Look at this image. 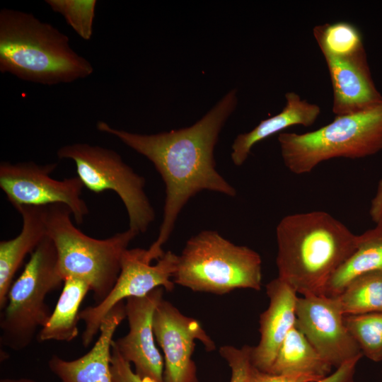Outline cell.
Masks as SVG:
<instances>
[{
	"mask_svg": "<svg viewBox=\"0 0 382 382\" xmlns=\"http://www.w3.org/2000/svg\"><path fill=\"white\" fill-rule=\"evenodd\" d=\"M90 287L84 281L66 277L54 311L37 335L40 342H71L79 335V308Z\"/></svg>",
	"mask_w": 382,
	"mask_h": 382,
	"instance_id": "cell-19",
	"label": "cell"
},
{
	"mask_svg": "<svg viewBox=\"0 0 382 382\" xmlns=\"http://www.w3.org/2000/svg\"><path fill=\"white\" fill-rule=\"evenodd\" d=\"M110 368L113 382H156L149 378L142 377L134 371L131 364L122 357L113 342Z\"/></svg>",
	"mask_w": 382,
	"mask_h": 382,
	"instance_id": "cell-27",
	"label": "cell"
},
{
	"mask_svg": "<svg viewBox=\"0 0 382 382\" xmlns=\"http://www.w3.org/2000/svg\"><path fill=\"white\" fill-rule=\"evenodd\" d=\"M296 328L332 366L338 368L363 354L345 325L337 297L308 294L298 297Z\"/></svg>",
	"mask_w": 382,
	"mask_h": 382,
	"instance_id": "cell-11",
	"label": "cell"
},
{
	"mask_svg": "<svg viewBox=\"0 0 382 382\" xmlns=\"http://www.w3.org/2000/svg\"><path fill=\"white\" fill-rule=\"evenodd\" d=\"M0 71L42 85L72 83L93 72L69 45L67 35L33 14L0 11Z\"/></svg>",
	"mask_w": 382,
	"mask_h": 382,
	"instance_id": "cell-3",
	"label": "cell"
},
{
	"mask_svg": "<svg viewBox=\"0 0 382 382\" xmlns=\"http://www.w3.org/2000/svg\"><path fill=\"white\" fill-rule=\"evenodd\" d=\"M374 271L382 272V222L358 235L356 250L330 277L324 295L336 297L354 279Z\"/></svg>",
	"mask_w": 382,
	"mask_h": 382,
	"instance_id": "cell-20",
	"label": "cell"
},
{
	"mask_svg": "<svg viewBox=\"0 0 382 382\" xmlns=\"http://www.w3.org/2000/svg\"><path fill=\"white\" fill-rule=\"evenodd\" d=\"M71 215V211L64 204L47 206V234L55 245L64 280L71 277L84 281L98 303L114 286L122 255L139 233L128 228L108 238L96 239L78 229Z\"/></svg>",
	"mask_w": 382,
	"mask_h": 382,
	"instance_id": "cell-4",
	"label": "cell"
},
{
	"mask_svg": "<svg viewBox=\"0 0 382 382\" xmlns=\"http://www.w3.org/2000/svg\"><path fill=\"white\" fill-rule=\"evenodd\" d=\"M369 215L375 224L382 222V178L378 181L376 193L371 201Z\"/></svg>",
	"mask_w": 382,
	"mask_h": 382,
	"instance_id": "cell-30",
	"label": "cell"
},
{
	"mask_svg": "<svg viewBox=\"0 0 382 382\" xmlns=\"http://www.w3.org/2000/svg\"><path fill=\"white\" fill-rule=\"evenodd\" d=\"M173 280L193 291L226 294L237 289L260 291L262 259L249 247L238 245L217 231L192 236L180 255Z\"/></svg>",
	"mask_w": 382,
	"mask_h": 382,
	"instance_id": "cell-5",
	"label": "cell"
},
{
	"mask_svg": "<svg viewBox=\"0 0 382 382\" xmlns=\"http://www.w3.org/2000/svg\"><path fill=\"white\" fill-rule=\"evenodd\" d=\"M125 318V303L122 301L103 320L99 336L86 354L74 360L53 354L48 361L50 371L62 382H113L110 368L113 336Z\"/></svg>",
	"mask_w": 382,
	"mask_h": 382,
	"instance_id": "cell-16",
	"label": "cell"
},
{
	"mask_svg": "<svg viewBox=\"0 0 382 382\" xmlns=\"http://www.w3.org/2000/svg\"><path fill=\"white\" fill-rule=\"evenodd\" d=\"M22 216L20 233L13 239L0 242V309L6 303L13 277L26 255L31 254L47 236V206H19L15 208Z\"/></svg>",
	"mask_w": 382,
	"mask_h": 382,
	"instance_id": "cell-17",
	"label": "cell"
},
{
	"mask_svg": "<svg viewBox=\"0 0 382 382\" xmlns=\"http://www.w3.org/2000/svg\"><path fill=\"white\" fill-rule=\"evenodd\" d=\"M286 104L282 111L262 120L252 130L239 134L231 146V158L238 166L248 158L252 148L257 142L294 125L310 127L320 114L318 105L309 103L294 91L285 93Z\"/></svg>",
	"mask_w": 382,
	"mask_h": 382,
	"instance_id": "cell-18",
	"label": "cell"
},
{
	"mask_svg": "<svg viewBox=\"0 0 382 382\" xmlns=\"http://www.w3.org/2000/svg\"><path fill=\"white\" fill-rule=\"evenodd\" d=\"M323 378L309 374H274L251 364L246 382H314Z\"/></svg>",
	"mask_w": 382,
	"mask_h": 382,
	"instance_id": "cell-28",
	"label": "cell"
},
{
	"mask_svg": "<svg viewBox=\"0 0 382 382\" xmlns=\"http://www.w3.org/2000/svg\"><path fill=\"white\" fill-rule=\"evenodd\" d=\"M45 2L53 11L61 14L82 39L91 38L96 0H46Z\"/></svg>",
	"mask_w": 382,
	"mask_h": 382,
	"instance_id": "cell-25",
	"label": "cell"
},
{
	"mask_svg": "<svg viewBox=\"0 0 382 382\" xmlns=\"http://www.w3.org/2000/svg\"><path fill=\"white\" fill-rule=\"evenodd\" d=\"M60 159H71L78 177L90 191L115 192L127 212L129 228L137 233L146 231L155 219V212L145 192L146 180L124 162L116 151L100 146L75 143L61 147Z\"/></svg>",
	"mask_w": 382,
	"mask_h": 382,
	"instance_id": "cell-8",
	"label": "cell"
},
{
	"mask_svg": "<svg viewBox=\"0 0 382 382\" xmlns=\"http://www.w3.org/2000/svg\"><path fill=\"white\" fill-rule=\"evenodd\" d=\"M164 289L158 287L142 297L126 299L125 312L129 331L113 340L122 357L133 364L135 372L156 382L164 381V360L156 346L153 318L163 299Z\"/></svg>",
	"mask_w": 382,
	"mask_h": 382,
	"instance_id": "cell-13",
	"label": "cell"
},
{
	"mask_svg": "<svg viewBox=\"0 0 382 382\" xmlns=\"http://www.w3.org/2000/svg\"><path fill=\"white\" fill-rule=\"evenodd\" d=\"M332 367L294 326L282 342L270 373L309 374L324 378L330 374Z\"/></svg>",
	"mask_w": 382,
	"mask_h": 382,
	"instance_id": "cell-21",
	"label": "cell"
},
{
	"mask_svg": "<svg viewBox=\"0 0 382 382\" xmlns=\"http://www.w3.org/2000/svg\"><path fill=\"white\" fill-rule=\"evenodd\" d=\"M238 103L237 90L228 92L192 125L152 134L132 133L98 121L97 129L118 138L147 158L166 187L163 216L158 237L146 249L150 262L165 252L178 215L187 202L204 190L236 197V190L216 169L214 148L225 122Z\"/></svg>",
	"mask_w": 382,
	"mask_h": 382,
	"instance_id": "cell-1",
	"label": "cell"
},
{
	"mask_svg": "<svg viewBox=\"0 0 382 382\" xmlns=\"http://www.w3.org/2000/svg\"><path fill=\"white\" fill-rule=\"evenodd\" d=\"M0 382H37L33 379L20 378H2Z\"/></svg>",
	"mask_w": 382,
	"mask_h": 382,
	"instance_id": "cell-31",
	"label": "cell"
},
{
	"mask_svg": "<svg viewBox=\"0 0 382 382\" xmlns=\"http://www.w3.org/2000/svg\"><path fill=\"white\" fill-rule=\"evenodd\" d=\"M336 297L345 316L381 312L382 272L358 276Z\"/></svg>",
	"mask_w": 382,
	"mask_h": 382,
	"instance_id": "cell-22",
	"label": "cell"
},
{
	"mask_svg": "<svg viewBox=\"0 0 382 382\" xmlns=\"http://www.w3.org/2000/svg\"><path fill=\"white\" fill-rule=\"evenodd\" d=\"M63 283L55 245L46 236L9 289L1 313V346L22 351L30 345L51 315L46 296Z\"/></svg>",
	"mask_w": 382,
	"mask_h": 382,
	"instance_id": "cell-7",
	"label": "cell"
},
{
	"mask_svg": "<svg viewBox=\"0 0 382 382\" xmlns=\"http://www.w3.org/2000/svg\"><path fill=\"white\" fill-rule=\"evenodd\" d=\"M313 33L324 57H346L364 50L359 30L349 22L316 25Z\"/></svg>",
	"mask_w": 382,
	"mask_h": 382,
	"instance_id": "cell-23",
	"label": "cell"
},
{
	"mask_svg": "<svg viewBox=\"0 0 382 382\" xmlns=\"http://www.w3.org/2000/svg\"><path fill=\"white\" fill-rule=\"evenodd\" d=\"M57 164L39 165L33 161L0 163V187L14 208L19 206H67L77 224L89 213L81 197L84 187L78 176L62 180L51 177Z\"/></svg>",
	"mask_w": 382,
	"mask_h": 382,
	"instance_id": "cell-10",
	"label": "cell"
},
{
	"mask_svg": "<svg viewBox=\"0 0 382 382\" xmlns=\"http://www.w3.org/2000/svg\"><path fill=\"white\" fill-rule=\"evenodd\" d=\"M219 352L231 369L230 382H246L252 364L251 346L245 345L238 348L232 345H224Z\"/></svg>",
	"mask_w": 382,
	"mask_h": 382,
	"instance_id": "cell-26",
	"label": "cell"
},
{
	"mask_svg": "<svg viewBox=\"0 0 382 382\" xmlns=\"http://www.w3.org/2000/svg\"><path fill=\"white\" fill-rule=\"evenodd\" d=\"M344 320L363 356L375 362L382 361V311L346 315Z\"/></svg>",
	"mask_w": 382,
	"mask_h": 382,
	"instance_id": "cell-24",
	"label": "cell"
},
{
	"mask_svg": "<svg viewBox=\"0 0 382 382\" xmlns=\"http://www.w3.org/2000/svg\"><path fill=\"white\" fill-rule=\"evenodd\" d=\"M153 328L164 356V381L198 382L196 364L192 358L195 341L202 342L208 352L216 349L200 323L163 299L155 310Z\"/></svg>",
	"mask_w": 382,
	"mask_h": 382,
	"instance_id": "cell-12",
	"label": "cell"
},
{
	"mask_svg": "<svg viewBox=\"0 0 382 382\" xmlns=\"http://www.w3.org/2000/svg\"><path fill=\"white\" fill-rule=\"evenodd\" d=\"M267 308L260 315L258 344L251 347L250 361L270 373L277 352L289 330L295 326L297 292L278 277L266 285Z\"/></svg>",
	"mask_w": 382,
	"mask_h": 382,
	"instance_id": "cell-15",
	"label": "cell"
},
{
	"mask_svg": "<svg viewBox=\"0 0 382 382\" xmlns=\"http://www.w3.org/2000/svg\"><path fill=\"white\" fill-rule=\"evenodd\" d=\"M146 255V249L127 248L122 255L118 278L108 295L100 302L80 311L79 320L85 323L81 336L85 347L92 343L99 333L103 320L120 302L130 297L144 296L158 287L167 291L173 290L178 255L170 250L165 252L154 265Z\"/></svg>",
	"mask_w": 382,
	"mask_h": 382,
	"instance_id": "cell-9",
	"label": "cell"
},
{
	"mask_svg": "<svg viewBox=\"0 0 382 382\" xmlns=\"http://www.w3.org/2000/svg\"><path fill=\"white\" fill-rule=\"evenodd\" d=\"M357 238L324 211L286 215L276 228L278 277L302 296L324 295L330 277L356 250Z\"/></svg>",
	"mask_w": 382,
	"mask_h": 382,
	"instance_id": "cell-2",
	"label": "cell"
},
{
	"mask_svg": "<svg viewBox=\"0 0 382 382\" xmlns=\"http://www.w3.org/2000/svg\"><path fill=\"white\" fill-rule=\"evenodd\" d=\"M278 141L284 166L296 175L310 173L332 158L374 155L382 150V103L362 112L337 115L315 131L281 132Z\"/></svg>",
	"mask_w": 382,
	"mask_h": 382,
	"instance_id": "cell-6",
	"label": "cell"
},
{
	"mask_svg": "<svg viewBox=\"0 0 382 382\" xmlns=\"http://www.w3.org/2000/svg\"><path fill=\"white\" fill-rule=\"evenodd\" d=\"M361 358L345 362L327 376L314 382H354L356 366Z\"/></svg>",
	"mask_w": 382,
	"mask_h": 382,
	"instance_id": "cell-29",
	"label": "cell"
},
{
	"mask_svg": "<svg viewBox=\"0 0 382 382\" xmlns=\"http://www.w3.org/2000/svg\"><path fill=\"white\" fill-rule=\"evenodd\" d=\"M324 58L332 84V110L335 116L362 112L382 103L364 50L349 56Z\"/></svg>",
	"mask_w": 382,
	"mask_h": 382,
	"instance_id": "cell-14",
	"label": "cell"
}]
</instances>
